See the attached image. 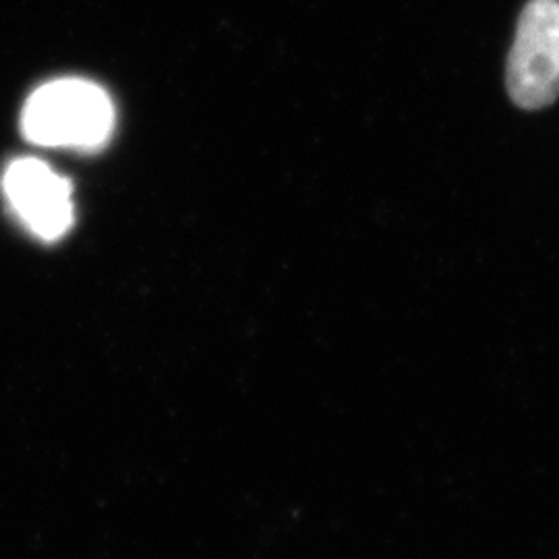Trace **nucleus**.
I'll return each mask as SVG.
<instances>
[{
  "mask_svg": "<svg viewBox=\"0 0 559 559\" xmlns=\"http://www.w3.org/2000/svg\"><path fill=\"white\" fill-rule=\"evenodd\" d=\"M21 124L32 143L96 150L115 127V108L106 92L90 81H52L32 94Z\"/></svg>",
  "mask_w": 559,
  "mask_h": 559,
  "instance_id": "nucleus-1",
  "label": "nucleus"
},
{
  "mask_svg": "<svg viewBox=\"0 0 559 559\" xmlns=\"http://www.w3.org/2000/svg\"><path fill=\"white\" fill-rule=\"evenodd\" d=\"M508 96L522 110H543L559 98V2L528 0L506 62Z\"/></svg>",
  "mask_w": 559,
  "mask_h": 559,
  "instance_id": "nucleus-2",
  "label": "nucleus"
},
{
  "mask_svg": "<svg viewBox=\"0 0 559 559\" xmlns=\"http://www.w3.org/2000/svg\"><path fill=\"white\" fill-rule=\"evenodd\" d=\"M4 195L25 224L41 240H59L73 226V195L69 180L34 158L15 160L2 179Z\"/></svg>",
  "mask_w": 559,
  "mask_h": 559,
  "instance_id": "nucleus-3",
  "label": "nucleus"
},
{
  "mask_svg": "<svg viewBox=\"0 0 559 559\" xmlns=\"http://www.w3.org/2000/svg\"><path fill=\"white\" fill-rule=\"evenodd\" d=\"M558 2H559V0H558Z\"/></svg>",
  "mask_w": 559,
  "mask_h": 559,
  "instance_id": "nucleus-4",
  "label": "nucleus"
}]
</instances>
